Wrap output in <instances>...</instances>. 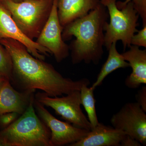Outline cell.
Instances as JSON below:
<instances>
[{"label":"cell","instance_id":"cell-1","mask_svg":"<svg viewBox=\"0 0 146 146\" xmlns=\"http://www.w3.org/2000/svg\"><path fill=\"white\" fill-rule=\"evenodd\" d=\"M0 42L10 54L13 63L10 82L21 91L42 90L50 97L61 96L80 91L90 81L84 78L78 80L64 77L53 66L34 57L22 43L8 38Z\"/></svg>","mask_w":146,"mask_h":146},{"label":"cell","instance_id":"cell-2","mask_svg":"<svg viewBox=\"0 0 146 146\" xmlns=\"http://www.w3.org/2000/svg\"><path fill=\"white\" fill-rule=\"evenodd\" d=\"M108 18L107 8L100 3L86 16L63 29L62 36L64 41L73 36L76 38L69 46L73 64L99 63L104 54V27Z\"/></svg>","mask_w":146,"mask_h":146},{"label":"cell","instance_id":"cell-3","mask_svg":"<svg viewBox=\"0 0 146 146\" xmlns=\"http://www.w3.org/2000/svg\"><path fill=\"white\" fill-rule=\"evenodd\" d=\"M34 99L21 117L0 131V146H50V131L36 115Z\"/></svg>","mask_w":146,"mask_h":146},{"label":"cell","instance_id":"cell-4","mask_svg":"<svg viewBox=\"0 0 146 146\" xmlns=\"http://www.w3.org/2000/svg\"><path fill=\"white\" fill-rule=\"evenodd\" d=\"M117 0H101L107 8L109 23L104 27V46L108 50L113 43L121 41L124 50L131 46V39L138 30L139 16L131 1L126 4Z\"/></svg>","mask_w":146,"mask_h":146},{"label":"cell","instance_id":"cell-5","mask_svg":"<svg viewBox=\"0 0 146 146\" xmlns=\"http://www.w3.org/2000/svg\"><path fill=\"white\" fill-rule=\"evenodd\" d=\"M13 21L22 32L33 40L39 36L46 23L53 0H2Z\"/></svg>","mask_w":146,"mask_h":146},{"label":"cell","instance_id":"cell-6","mask_svg":"<svg viewBox=\"0 0 146 146\" xmlns=\"http://www.w3.org/2000/svg\"><path fill=\"white\" fill-rule=\"evenodd\" d=\"M65 96L50 97L44 92L37 93L35 99L37 102L54 110L66 122L75 126L91 131L92 127L81 108L80 91H75Z\"/></svg>","mask_w":146,"mask_h":146},{"label":"cell","instance_id":"cell-7","mask_svg":"<svg viewBox=\"0 0 146 146\" xmlns=\"http://www.w3.org/2000/svg\"><path fill=\"white\" fill-rule=\"evenodd\" d=\"M34 106L39 118L50 131V146L69 145L80 140L89 131L58 119L35 99Z\"/></svg>","mask_w":146,"mask_h":146},{"label":"cell","instance_id":"cell-8","mask_svg":"<svg viewBox=\"0 0 146 146\" xmlns=\"http://www.w3.org/2000/svg\"><path fill=\"white\" fill-rule=\"evenodd\" d=\"M136 102H128L123 106L110 119L112 126L146 145V114Z\"/></svg>","mask_w":146,"mask_h":146},{"label":"cell","instance_id":"cell-9","mask_svg":"<svg viewBox=\"0 0 146 146\" xmlns=\"http://www.w3.org/2000/svg\"><path fill=\"white\" fill-rule=\"evenodd\" d=\"M57 0H53L50 16L35 42L48 50L60 63L69 54V48L62 36L63 29L58 15Z\"/></svg>","mask_w":146,"mask_h":146},{"label":"cell","instance_id":"cell-10","mask_svg":"<svg viewBox=\"0 0 146 146\" xmlns=\"http://www.w3.org/2000/svg\"><path fill=\"white\" fill-rule=\"evenodd\" d=\"M2 38L14 39L22 43L33 56L40 60H44V55L51 54L48 50L24 34L13 21L9 11L0 2V39Z\"/></svg>","mask_w":146,"mask_h":146},{"label":"cell","instance_id":"cell-11","mask_svg":"<svg viewBox=\"0 0 146 146\" xmlns=\"http://www.w3.org/2000/svg\"><path fill=\"white\" fill-rule=\"evenodd\" d=\"M35 92H19L14 89L9 80L6 79L0 85V115L12 112L22 115L34 98Z\"/></svg>","mask_w":146,"mask_h":146},{"label":"cell","instance_id":"cell-12","mask_svg":"<svg viewBox=\"0 0 146 146\" xmlns=\"http://www.w3.org/2000/svg\"><path fill=\"white\" fill-rule=\"evenodd\" d=\"M126 134L111 126L99 123L86 136L70 146H120Z\"/></svg>","mask_w":146,"mask_h":146},{"label":"cell","instance_id":"cell-13","mask_svg":"<svg viewBox=\"0 0 146 146\" xmlns=\"http://www.w3.org/2000/svg\"><path fill=\"white\" fill-rule=\"evenodd\" d=\"M129 49L122 54L125 60L129 63L132 72L125 81L126 86L131 89L146 84V50L131 45Z\"/></svg>","mask_w":146,"mask_h":146},{"label":"cell","instance_id":"cell-14","mask_svg":"<svg viewBox=\"0 0 146 146\" xmlns=\"http://www.w3.org/2000/svg\"><path fill=\"white\" fill-rule=\"evenodd\" d=\"M101 0H57L58 15L63 29L96 8Z\"/></svg>","mask_w":146,"mask_h":146},{"label":"cell","instance_id":"cell-15","mask_svg":"<svg viewBox=\"0 0 146 146\" xmlns=\"http://www.w3.org/2000/svg\"><path fill=\"white\" fill-rule=\"evenodd\" d=\"M116 44L113 43L108 50V55L107 60L103 65L96 82L90 87L93 90L102 85L104 79L112 72L119 68L129 67V63L125 60L122 54L118 52Z\"/></svg>","mask_w":146,"mask_h":146},{"label":"cell","instance_id":"cell-16","mask_svg":"<svg viewBox=\"0 0 146 146\" xmlns=\"http://www.w3.org/2000/svg\"><path fill=\"white\" fill-rule=\"evenodd\" d=\"M89 85H84L80 90L81 105H83L87 113L88 119L91 123L92 129L94 128L99 122L98 120L96 110V100L94 97V91ZM91 129V130H92Z\"/></svg>","mask_w":146,"mask_h":146},{"label":"cell","instance_id":"cell-17","mask_svg":"<svg viewBox=\"0 0 146 146\" xmlns=\"http://www.w3.org/2000/svg\"><path fill=\"white\" fill-rule=\"evenodd\" d=\"M13 72V63L10 54L0 42V74L10 81Z\"/></svg>","mask_w":146,"mask_h":146},{"label":"cell","instance_id":"cell-18","mask_svg":"<svg viewBox=\"0 0 146 146\" xmlns=\"http://www.w3.org/2000/svg\"><path fill=\"white\" fill-rule=\"evenodd\" d=\"M137 33L133 35L131 39V45L146 48V25L143 26Z\"/></svg>","mask_w":146,"mask_h":146},{"label":"cell","instance_id":"cell-19","mask_svg":"<svg viewBox=\"0 0 146 146\" xmlns=\"http://www.w3.org/2000/svg\"><path fill=\"white\" fill-rule=\"evenodd\" d=\"M133 7L141 17L143 26L146 25V0H131Z\"/></svg>","mask_w":146,"mask_h":146},{"label":"cell","instance_id":"cell-20","mask_svg":"<svg viewBox=\"0 0 146 146\" xmlns=\"http://www.w3.org/2000/svg\"><path fill=\"white\" fill-rule=\"evenodd\" d=\"M19 115L16 112H8L0 115V127L3 128L7 127L12 123L18 117Z\"/></svg>","mask_w":146,"mask_h":146},{"label":"cell","instance_id":"cell-21","mask_svg":"<svg viewBox=\"0 0 146 146\" xmlns=\"http://www.w3.org/2000/svg\"><path fill=\"white\" fill-rule=\"evenodd\" d=\"M137 102L146 112V86H143L137 92L136 96Z\"/></svg>","mask_w":146,"mask_h":146},{"label":"cell","instance_id":"cell-22","mask_svg":"<svg viewBox=\"0 0 146 146\" xmlns=\"http://www.w3.org/2000/svg\"><path fill=\"white\" fill-rule=\"evenodd\" d=\"M140 142L131 136L126 135L121 141L120 146H141Z\"/></svg>","mask_w":146,"mask_h":146},{"label":"cell","instance_id":"cell-23","mask_svg":"<svg viewBox=\"0 0 146 146\" xmlns=\"http://www.w3.org/2000/svg\"><path fill=\"white\" fill-rule=\"evenodd\" d=\"M6 79H7L5 77L3 76L2 75L0 74V85H1V83H2Z\"/></svg>","mask_w":146,"mask_h":146},{"label":"cell","instance_id":"cell-24","mask_svg":"<svg viewBox=\"0 0 146 146\" xmlns=\"http://www.w3.org/2000/svg\"><path fill=\"white\" fill-rule=\"evenodd\" d=\"M131 1V0H125V1L122 2L124 4H126L127 3H128L130 1Z\"/></svg>","mask_w":146,"mask_h":146},{"label":"cell","instance_id":"cell-25","mask_svg":"<svg viewBox=\"0 0 146 146\" xmlns=\"http://www.w3.org/2000/svg\"><path fill=\"white\" fill-rule=\"evenodd\" d=\"M13 1H23V0H13Z\"/></svg>","mask_w":146,"mask_h":146},{"label":"cell","instance_id":"cell-26","mask_svg":"<svg viewBox=\"0 0 146 146\" xmlns=\"http://www.w3.org/2000/svg\"><path fill=\"white\" fill-rule=\"evenodd\" d=\"M2 1V0H0V2H1Z\"/></svg>","mask_w":146,"mask_h":146}]
</instances>
